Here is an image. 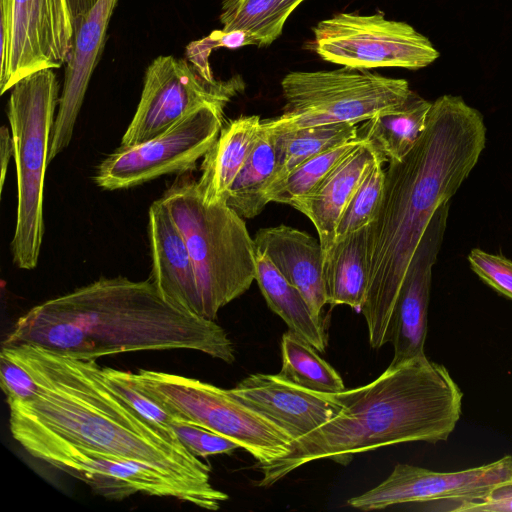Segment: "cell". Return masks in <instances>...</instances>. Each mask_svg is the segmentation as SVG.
Instances as JSON below:
<instances>
[{"instance_id":"cell-21","label":"cell","mask_w":512,"mask_h":512,"mask_svg":"<svg viewBox=\"0 0 512 512\" xmlns=\"http://www.w3.org/2000/svg\"><path fill=\"white\" fill-rule=\"evenodd\" d=\"M261 121L258 115L241 116L222 127L217 140L203 157L201 176L197 180L206 203H226L230 186L260 136Z\"/></svg>"},{"instance_id":"cell-36","label":"cell","mask_w":512,"mask_h":512,"mask_svg":"<svg viewBox=\"0 0 512 512\" xmlns=\"http://www.w3.org/2000/svg\"><path fill=\"white\" fill-rule=\"evenodd\" d=\"M457 512H512V478L493 487L479 499L449 503Z\"/></svg>"},{"instance_id":"cell-4","label":"cell","mask_w":512,"mask_h":512,"mask_svg":"<svg viewBox=\"0 0 512 512\" xmlns=\"http://www.w3.org/2000/svg\"><path fill=\"white\" fill-rule=\"evenodd\" d=\"M340 411L292 442L285 456L260 465V487L320 459L348 464L354 455L385 446L446 441L461 414L463 394L441 364L426 356L388 368L374 381L332 393Z\"/></svg>"},{"instance_id":"cell-28","label":"cell","mask_w":512,"mask_h":512,"mask_svg":"<svg viewBox=\"0 0 512 512\" xmlns=\"http://www.w3.org/2000/svg\"><path fill=\"white\" fill-rule=\"evenodd\" d=\"M317 352L303 338L288 330L282 336V367L279 374L316 392L332 394L345 390L341 376Z\"/></svg>"},{"instance_id":"cell-33","label":"cell","mask_w":512,"mask_h":512,"mask_svg":"<svg viewBox=\"0 0 512 512\" xmlns=\"http://www.w3.org/2000/svg\"><path fill=\"white\" fill-rule=\"evenodd\" d=\"M171 428L181 444L197 457L231 453L241 448L233 440L193 423L175 419Z\"/></svg>"},{"instance_id":"cell-17","label":"cell","mask_w":512,"mask_h":512,"mask_svg":"<svg viewBox=\"0 0 512 512\" xmlns=\"http://www.w3.org/2000/svg\"><path fill=\"white\" fill-rule=\"evenodd\" d=\"M229 391L293 441L329 421L341 408L332 394L303 388L279 373L249 375Z\"/></svg>"},{"instance_id":"cell-20","label":"cell","mask_w":512,"mask_h":512,"mask_svg":"<svg viewBox=\"0 0 512 512\" xmlns=\"http://www.w3.org/2000/svg\"><path fill=\"white\" fill-rule=\"evenodd\" d=\"M378 159L383 158L367 142L363 143L344 158L316 188L289 204L311 220L323 250L334 243L336 228L346 205Z\"/></svg>"},{"instance_id":"cell-26","label":"cell","mask_w":512,"mask_h":512,"mask_svg":"<svg viewBox=\"0 0 512 512\" xmlns=\"http://www.w3.org/2000/svg\"><path fill=\"white\" fill-rule=\"evenodd\" d=\"M270 133L273 136L277 168L267 192L309 158L359 137V127L353 123H337Z\"/></svg>"},{"instance_id":"cell-19","label":"cell","mask_w":512,"mask_h":512,"mask_svg":"<svg viewBox=\"0 0 512 512\" xmlns=\"http://www.w3.org/2000/svg\"><path fill=\"white\" fill-rule=\"evenodd\" d=\"M255 248L267 255L278 271L303 295L313 313L321 316L326 301L323 247L311 234L280 224L259 229Z\"/></svg>"},{"instance_id":"cell-24","label":"cell","mask_w":512,"mask_h":512,"mask_svg":"<svg viewBox=\"0 0 512 512\" xmlns=\"http://www.w3.org/2000/svg\"><path fill=\"white\" fill-rule=\"evenodd\" d=\"M431 105L412 91L401 106L365 121L359 136L386 162L401 160L422 135Z\"/></svg>"},{"instance_id":"cell-35","label":"cell","mask_w":512,"mask_h":512,"mask_svg":"<svg viewBox=\"0 0 512 512\" xmlns=\"http://www.w3.org/2000/svg\"><path fill=\"white\" fill-rule=\"evenodd\" d=\"M0 382L8 405L26 402L38 393V385L17 361L0 352Z\"/></svg>"},{"instance_id":"cell-14","label":"cell","mask_w":512,"mask_h":512,"mask_svg":"<svg viewBox=\"0 0 512 512\" xmlns=\"http://www.w3.org/2000/svg\"><path fill=\"white\" fill-rule=\"evenodd\" d=\"M512 478V456L492 463L454 472H436L397 464L379 485L348 500V505L365 511L404 503L448 502L479 499L496 485Z\"/></svg>"},{"instance_id":"cell-16","label":"cell","mask_w":512,"mask_h":512,"mask_svg":"<svg viewBox=\"0 0 512 512\" xmlns=\"http://www.w3.org/2000/svg\"><path fill=\"white\" fill-rule=\"evenodd\" d=\"M118 0H97L74 21L73 46L66 63L64 83L52 127L49 162L66 149L84 97L105 45L107 29Z\"/></svg>"},{"instance_id":"cell-11","label":"cell","mask_w":512,"mask_h":512,"mask_svg":"<svg viewBox=\"0 0 512 512\" xmlns=\"http://www.w3.org/2000/svg\"><path fill=\"white\" fill-rule=\"evenodd\" d=\"M73 40L69 0H0V93L67 63Z\"/></svg>"},{"instance_id":"cell-37","label":"cell","mask_w":512,"mask_h":512,"mask_svg":"<svg viewBox=\"0 0 512 512\" xmlns=\"http://www.w3.org/2000/svg\"><path fill=\"white\" fill-rule=\"evenodd\" d=\"M8 128L6 126H2L0 130V192L2 193L6 172L8 168V163L10 157L14 155V146L12 135L10 134Z\"/></svg>"},{"instance_id":"cell-22","label":"cell","mask_w":512,"mask_h":512,"mask_svg":"<svg viewBox=\"0 0 512 512\" xmlns=\"http://www.w3.org/2000/svg\"><path fill=\"white\" fill-rule=\"evenodd\" d=\"M367 238L368 227L323 250L326 301L332 307L348 305L361 313L368 286Z\"/></svg>"},{"instance_id":"cell-8","label":"cell","mask_w":512,"mask_h":512,"mask_svg":"<svg viewBox=\"0 0 512 512\" xmlns=\"http://www.w3.org/2000/svg\"><path fill=\"white\" fill-rule=\"evenodd\" d=\"M281 87L286 101L283 113L261 121V128L273 133L365 122L401 106L412 92L405 79L346 67L291 72Z\"/></svg>"},{"instance_id":"cell-7","label":"cell","mask_w":512,"mask_h":512,"mask_svg":"<svg viewBox=\"0 0 512 512\" xmlns=\"http://www.w3.org/2000/svg\"><path fill=\"white\" fill-rule=\"evenodd\" d=\"M11 435L26 452L82 481L98 495L122 500L134 494L171 497L216 511L229 497L209 492L159 467L76 446L49 432L9 424Z\"/></svg>"},{"instance_id":"cell-38","label":"cell","mask_w":512,"mask_h":512,"mask_svg":"<svg viewBox=\"0 0 512 512\" xmlns=\"http://www.w3.org/2000/svg\"><path fill=\"white\" fill-rule=\"evenodd\" d=\"M97 0H69L74 21L84 15Z\"/></svg>"},{"instance_id":"cell-29","label":"cell","mask_w":512,"mask_h":512,"mask_svg":"<svg viewBox=\"0 0 512 512\" xmlns=\"http://www.w3.org/2000/svg\"><path fill=\"white\" fill-rule=\"evenodd\" d=\"M366 141L360 136L315 155L296 167L266 194L268 202L290 204L314 188L350 153Z\"/></svg>"},{"instance_id":"cell-31","label":"cell","mask_w":512,"mask_h":512,"mask_svg":"<svg viewBox=\"0 0 512 512\" xmlns=\"http://www.w3.org/2000/svg\"><path fill=\"white\" fill-rule=\"evenodd\" d=\"M104 374L113 389L130 406L146 419L172 430L175 417L154 400L136 381L134 373L103 367Z\"/></svg>"},{"instance_id":"cell-18","label":"cell","mask_w":512,"mask_h":512,"mask_svg":"<svg viewBox=\"0 0 512 512\" xmlns=\"http://www.w3.org/2000/svg\"><path fill=\"white\" fill-rule=\"evenodd\" d=\"M148 236L152 258L150 278L166 299L202 317V302L190 252L161 198L149 208Z\"/></svg>"},{"instance_id":"cell-3","label":"cell","mask_w":512,"mask_h":512,"mask_svg":"<svg viewBox=\"0 0 512 512\" xmlns=\"http://www.w3.org/2000/svg\"><path fill=\"white\" fill-rule=\"evenodd\" d=\"M38 385L37 395L9 406V424L40 429L76 446L159 467L209 492L210 466L175 433L128 404L96 360L69 357L34 344L2 345Z\"/></svg>"},{"instance_id":"cell-5","label":"cell","mask_w":512,"mask_h":512,"mask_svg":"<svg viewBox=\"0 0 512 512\" xmlns=\"http://www.w3.org/2000/svg\"><path fill=\"white\" fill-rule=\"evenodd\" d=\"M161 200L180 229L198 282L202 317L217 318L221 308L244 294L256 277L255 245L245 221L225 202L208 204L197 180L183 174Z\"/></svg>"},{"instance_id":"cell-10","label":"cell","mask_w":512,"mask_h":512,"mask_svg":"<svg viewBox=\"0 0 512 512\" xmlns=\"http://www.w3.org/2000/svg\"><path fill=\"white\" fill-rule=\"evenodd\" d=\"M314 48L325 61L366 70L400 67L417 70L432 64L439 52L411 25L371 15L339 13L313 29Z\"/></svg>"},{"instance_id":"cell-15","label":"cell","mask_w":512,"mask_h":512,"mask_svg":"<svg viewBox=\"0 0 512 512\" xmlns=\"http://www.w3.org/2000/svg\"><path fill=\"white\" fill-rule=\"evenodd\" d=\"M449 202L433 215L402 283L391 324L394 355L390 366L425 356L432 268L440 252L449 214Z\"/></svg>"},{"instance_id":"cell-27","label":"cell","mask_w":512,"mask_h":512,"mask_svg":"<svg viewBox=\"0 0 512 512\" xmlns=\"http://www.w3.org/2000/svg\"><path fill=\"white\" fill-rule=\"evenodd\" d=\"M304 0H224L220 13L223 30H243L257 46H268L282 33L292 12Z\"/></svg>"},{"instance_id":"cell-13","label":"cell","mask_w":512,"mask_h":512,"mask_svg":"<svg viewBox=\"0 0 512 512\" xmlns=\"http://www.w3.org/2000/svg\"><path fill=\"white\" fill-rule=\"evenodd\" d=\"M243 89L239 76L208 80L187 59L158 56L146 69L139 104L120 146L150 140L203 106L224 109Z\"/></svg>"},{"instance_id":"cell-25","label":"cell","mask_w":512,"mask_h":512,"mask_svg":"<svg viewBox=\"0 0 512 512\" xmlns=\"http://www.w3.org/2000/svg\"><path fill=\"white\" fill-rule=\"evenodd\" d=\"M277 168L273 136L261 128L260 136L230 186L226 204L243 219L259 215L269 203L266 192Z\"/></svg>"},{"instance_id":"cell-6","label":"cell","mask_w":512,"mask_h":512,"mask_svg":"<svg viewBox=\"0 0 512 512\" xmlns=\"http://www.w3.org/2000/svg\"><path fill=\"white\" fill-rule=\"evenodd\" d=\"M8 120L17 172V217L11 249L14 263L34 269L38 263L43 223V189L59 86L52 68L36 71L11 89Z\"/></svg>"},{"instance_id":"cell-9","label":"cell","mask_w":512,"mask_h":512,"mask_svg":"<svg viewBox=\"0 0 512 512\" xmlns=\"http://www.w3.org/2000/svg\"><path fill=\"white\" fill-rule=\"evenodd\" d=\"M137 383L172 416L238 443L260 465L289 453L293 439L229 389L177 374L139 369Z\"/></svg>"},{"instance_id":"cell-34","label":"cell","mask_w":512,"mask_h":512,"mask_svg":"<svg viewBox=\"0 0 512 512\" xmlns=\"http://www.w3.org/2000/svg\"><path fill=\"white\" fill-rule=\"evenodd\" d=\"M468 262L483 282L512 300V260L474 248L468 254Z\"/></svg>"},{"instance_id":"cell-30","label":"cell","mask_w":512,"mask_h":512,"mask_svg":"<svg viewBox=\"0 0 512 512\" xmlns=\"http://www.w3.org/2000/svg\"><path fill=\"white\" fill-rule=\"evenodd\" d=\"M384 163L383 159H378L372 165L350 198L339 219L335 241L368 227L376 219L384 193Z\"/></svg>"},{"instance_id":"cell-1","label":"cell","mask_w":512,"mask_h":512,"mask_svg":"<svg viewBox=\"0 0 512 512\" xmlns=\"http://www.w3.org/2000/svg\"><path fill=\"white\" fill-rule=\"evenodd\" d=\"M485 144L482 114L460 96L443 95L432 102L413 148L388 162L381 206L368 226V286L361 313L371 347L390 342L395 304L423 234L469 176Z\"/></svg>"},{"instance_id":"cell-12","label":"cell","mask_w":512,"mask_h":512,"mask_svg":"<svg viewBox=\"0 0 512 512\" xmlns=\"http://www.w3.org/2000/svg\"><path fill=\"white\" fill-rule=\"evenodd\" d=\"M223 115L224 109L203 106L150 140L120 146L100 163L96 184L105 190L125 189L165 174L194 170L217 140Z\"/></svg>"},{"instance_id":"cell-32","label":"cell","mask_w":512,"mask_h":512,"mask_svg":"<svg viewBox=\"0 0 512 512\" xmlns=\"http://www.w3.org/2000/svg\"><path fill=\"white\" fill-rule=\"evenodd\" d=\"M256 45L254 39L243 30H213L208 36L190 42L186 47L188 62L206 79L214 80L209 58L218 48L237 49Z\"/></svg>"},{"instance_id":"cell-2","label":"cell","mask_w":512,"mask_h":512,"mask_svg":"<svg viewBox=\"0 0 512 512\" xmlns=\"http://www.w3.org/2000/svg\"><path fill=\"white\" fill-rule=\"evenodd\" d=\"M34 344L72 358L193 350L233 363L235 348L213 320L164 297L151 278H100L24 313L2 345Z\"/></svg>"},{"instance_id":"cell-23","label":"cell","mask_w":512,"mask_h":512,"mask_svg":"<svg viewBox=\"0 0 512 512\" xmlns=\"http://www.w3.org/2000/svg\"><path fill=\"white\" fill-rule=\"evenodd\" d=\"M255 280L270 309L289 330L318 352H325L327 336L321 316L313 313L301 292L278 271L265 253L255 248Z\"/></svg>"}]
</instances>
